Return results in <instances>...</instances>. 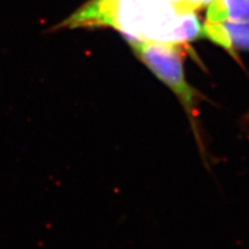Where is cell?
<instances>
[{
	"instance_id": "cell-5",
	"label": "cell",
	"mask_w": 249,
	"mask_h": 249,
	"mask_svg": "<svg viewBox=\"0 0 249 249\" xmlns=\"http://www.w3.org/2000/svg\"><path fill=\"white\" fill-rule=\"evenodd\" d=\"M210 1H211V0H206V3H207V4H208V3H209V2H210Z\"/></svg>"
},
{
	"instance_id": "cell-6",
	"label": "cell",
	"mask_w": 249,
	"mask_h": 249,
	"mask_svg": "<svg viewBox=\"0 0 249 249\" xmlns=\"http://www.w3.org/2000/svg\"><path fill=\"white\" fill-rule=\"evenodd\" d=\"M247 119H248V121H249V115H248V118H247Z\"/></svg>"
},
{
	"instance_id": "cell-1",
	"label": "cell",
	"mask_w": 249,
	"mask_h": 249,
	"mask_svg": "<svg viewBox=\"0 0 249 249\" xmlns=\"http://www.w3.org/2000/svg\"><path fill=\"white\" fill-rule=\"evenodd\" d=\"M136 56L175 93L188 116L193 134L202 149L199 133L200 93L187 81L184 71V45L143 40L128 41Z\"/></svg>"
},
{
	"instance_id": "cell-2",
	"label": "cell",
	"mask_w": 249,
	"mask_h": 249,
	"mask_svg": "<svg viewBox=\"0 0 249 249\" xmlns=\"http://www.w3.org/2000/svg\"><path fill=\"white\" fill-rule=\"evenodd\" d=\"M201 33L238 58L237 51H249V22H206Z\"/></svg>"
},
{
	"instance_id": "cell-4",
	"label": "cell",
	"mask_w": 249,
	"mask_h": 249,
	"mask_svg": "<svg viewBox=\"0 0 249 249\" xmlns=\"http://www.w3.org/2000/svg\"><path fill=\"white\" fill-rule=\"evenodd\" d=\"M174 5L178 13H196L200 7L204 6L206 0H167Z\"/></svg>"
},
{
	"instance_id": "cell-3",
	"label": "cell",
	"mask_w": 249,
	"mask_h": 249,
	"mask_svg": "<svg viewBox=\"0 0 249 249\" xmlns=\"http://www.w3.org/2000/svg\"><path fill=\"white\" fill-rule=\"evenodd\" d=\"M208 22H249V0H211Z\"/></svg>"
}]
</instances>
